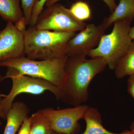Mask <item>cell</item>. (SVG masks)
Segmentation results:
<instances>
[{
  "label": "cell",
  "mask_w": 134,
  "mask_h": 134,
  "mask_svg": "<svg viewBox=\"0 0 134 134\" xmlns=\"http://www.w3.org/2000/svg\"><path fill=\"white\" fill-rule=\"evenodd\" d=\"M85 22L77 20L69 9L58 3L47 6L37 19L35 26L37 29L60 32H76L83 30Z\"/></svg>",
  "instance_id": "cell-6"
},
{
  "label": "cell",
  "mask_w": 134,
  "mask_h": 134,
  "mask_svg": "<svg viewBox=\"0 0 134 134\" xmlns=\"http://www.w3.org/2000/svg\"><path fill=\"white\" fill-rule=\"evenodd\" d=\"M132 21L126 19L114 23L111 32L104 34L98 45L91 50L88 55L91 58H103L109 68L114 70L127 53L133 40L130 36Z\"/></svg>",
  "instance_id": "cell-3"
},
{
  "label": "cell",
  "mask_w": 134,
  "mask_h": 134,
  "mask_svg": "<svg viewBox=\"0 0 134 134\" xmlns=\"http://www.w3.org/2000/svg\"><path fill=\"white\" fill-rule=\"evenodd\" d=\"M68 55L51 60L31 59L25 56L0 62V67L11 68L22 74L48 81L59 88L65 76Z\"/></svg>",
  "instance_id": "cell-4"
},
{
  "label": "cell",
  "mask_w": 134,
  "mask_h": 134,
  "mask_svg": "<svg viewBox=\"0 0 134 134\" xmlns=\"http://www.w3.org/2000/svg\"><path fill=\"white\" fill-rule=\"evenodd\" d=\"M30 111L23 102H14L6 115L7 122L3 134H16L25 119L29 117Z\"/></svg>",
  "instance_id": "cell-10"
},
{
  "label": "cell",
  "mask_w": 134,
  "mask_h": 134,
  "mask_svg": "<svg viewBox=\"0 0 134 134\" xmlns=\"http://www.w3.org/2000/svg\"><path fill=\"white\" fill-rule=\"evenodd\" d=\"M106 29L103 24L96 25L87 24L79 33L76 34L69 40L68 46V55L86 56L97 47Z\"/></svg>",
  "instance_id": "cell-8"
},
{
  "label": "cell",
  "mask_w": 134,
  "mask_h": 134,
  "mask_svg": "<svg viewBox=\"0 0 134 134\" xmlns=\"http://www.w3.org/2000/svg\"><path fill=\"white\" fill-rule=\"evenodd\" d=\"M134 18V0H119L115 9L103 23L106 29L115 22L122 20H133Z\"/></svg>",
  "instance_id": "cell-12"
},
{
  "label": "cell",
  "mask_w": 134,
  "mask_h": 134,
  "mask_svg": "<svg viewBox=\"0 0 134 134\" xmlns=\"http://www.w3.org/2000/svg\"><path fill=\"white\" fill-rule=\"evenodd\" d=\"M130 129L132 134H134V120L130 125Z\"/></svg>",
  "instance_id": "cell-24"
},
{
  "label": "cell",
  "mask_w": 134,
  "mask_h": 134,
  "mask_svg": "<svg viewBox=\"0 0 134 134\" xmlns=\"http://www.w3.org/2000/svg\"><path fill=\"white\" fill-rule=\"evenodd\" d=\"M38 0H21L23 12L26 18L27 25H29L34 5Z\"/></svg>",
  "instance_id": "cell-17"
},
{
  "label": "cell",
  "mask_w": 134,
  "mask_h": 134,
  "mask_svg": "<svg viewBox=\"0 0 134 134\" xmlns=\"http://www.w3.org/2000/svg\"><path fill=\"white\" fill-rule=\"evenodd\" d=\"M2 124V122L1 121H0V126Z\"/></svg>",
  "instance_id": "cell-27"
},
{
  "label": "cell",
  "mask_w": 134,
  "mask_h": 134,
  "mask_svg": "<svg viewBox=\"0 0 134 134\" xmlns=\"http://www.w3.org/2000/svg\"><path fill=\"white\" fill-rule=\"evenodd\" d=\"M7 68L6 75L2 77L1 81L6 78H10L12 86L9 93L5 96L0 101V118L6 119V115L11 108L14 99L21 93L38 95L48 91L54 95L57 99H59V88L50 82L22 74L13 68Z\"/></svg>",
  "instance_id": "cell-5"
},
{
  "label": "cell",
  "mask_w": 134,
  "mask_h": 134,
  "mask_svg": "<svg viewBox=\"0 0 134 134\" xmlns=\"http://www.w3.org/2000/svg\"><path fill=\"white\" fill-rule=\"evenodd\" d=\"M62 134V133H56V132H54V133H53V134Z\"/></svg>",
  "instance_id": "cell-26"
},
{
  "label": "cell",
  "mask_w": 134,
  "mask_h": 134,
  "mask_svg": "<svg viewBox=\"0 0 134 134\" xmlns=\"http://www.w3.org/2000/svg\"><path fill=\"white\" fill-rule=\"evenodd\" d=\"M117 78L121 79L134 74V40H132L125 55L114 69Z\"/></svg>",
  "instance_id": "cell-14"
},
{
  "label": "cell",
  "mask_w": 134,
  "mask_h": 134,
  "mask_svg": "<svg viewBox=\"0 0 134 134\" xmlns=\"http://www.w3.org/2000/svg\"><path fill=\"white\" fill-rule=\"evenodd\" d=\"M48 0H38L34 7L31 19L29 26H34L36 24L39 16L43 11L44 7Z\"/></svg>",
  "instance_id": "cell-18"
},
{
  "label": "cell",
  "mask_w": 134,
  "mask_h": 134,
  "mask_svg": "<svg viewBox=\"0 0 134 134\" xmlns=\"http://www.w3.org/2000/svg\"><path fill=\"white\" fill-rule=\"evenodd\" d=\"M127 91L134 99V74L130 75L128 79Z\"/></svg>",
  "instance_id": "cell-22"
},
{
  "label": "cell",
  "mask_w": 134,
  "mask_h": 134,
  "mask_svg": "<svg viewBox=\"0 0 134 134\" xmlns=\"http://www.w3.org/2000/svg\"><path fill=\"white\" fill-rule=\"evenodd\" d=\"M30 134H52L55 132L51 126L49 120L40 110L30 117Z\"/></svg>",
  "instance_id": "cell-15"
},
{
  "label": "cell",
  "mask_w": 134,
  "mask_h": 134,
  "mask_svg": "<svg viewBox=\"0 0 134 134\" xmlns=\"http://www.w3.org/2000/svg\"><path fill=\"white\" fill-rule=\"evenodd\" d=\"M83 119L86 122V128L81 134H132L130 130H126L120 133H115L106 129L102 125L100 113L94 107H88Z\"/></svg>",
  "instance_id": "cell-11"
},
{
  "label": "cell",
  "mask_w": 134,
  "mask_h": 134,
  "mask_svg": "<svg viewBox=\"0 0 134 134\" xmlns=\"http://www.w3.org/2000/svg\"><path fill=\"white\" fill-rule=\"evenodd\" d=\"M21 0H0V16L14 24L24 16L20 7Z\"/></svg>",
  "instance_id": "cell-13"
},
{
  "label": "cell",
  "mask_w": 134,
  "mask_h": 134,
  "mask_svg": "<svg viewBox=\"0 0 134 134\" xmlns=\"http://www.w3.org/2000/svg\"><path fill=\"white\" fill-rule=\"evenodd\" d=\"M5 96H3V95H2V94H1V93H0V101L1 100V99H2V97H5Z\"/></svg>",
  "instance_id": "cell-25"
},
{
  "label": "cell",
  "mask_w": 134,
  "mask_h": 134,
  "mask_svg": "<svg viewBox=\"0 0 134 134\" xmlns=\"http://www.w3.org/2000/svg\"><path fill=\"white\" fill-rule=\"evenodd\" d=\"M60 1L61 0H48L46 3V5L47 7L56 3H58V2ZM102 1L108 6L111 12H113L117 7L116 0H102Z\"/></svg>",
  "instance_id": "cell-19"
},
{
  "label": "cell",
  "mask_w": 134,
  "mask_h": 134,
  "mask_svg": "<svg viewBox=\"0 0 134 134\" xmlns=\"http://www.w3.org/2000/svg\"><path fill=\"white\" fill-rule=\"evenodd\" d=\"M76 34L30 26L24 34L25 55L35 60L53 59L68 55L69 42Z\"/></svg>",
  "instance_id": "cell-2"
},
{
  "label": "cell",
  "mask_w": 134,
  "mask_h": 134,
  "mask_svg": "<svg viewBox=\"0 0 134 134\" xmlns=\"http://www.w3.org/2000/svg\"><path fill=\"white\" fill-rule=\"evenodd\" d=\"M25 55L24 34L16 28L14 23L7 22L5 28L0 31V62Z\"/></svg>",
  "instance_id": "cell-9"
},
{
  "label": "cell",
  "mask_w": 134,
  "mask_h": 134,
  "mask_svg": "<svg viewBox=\"0 0 134 134\" xmlns=\"http://www.w3.org/2000/svg\"><path fill=\"white\" fill-rule=\"evenodd\" d=\"M130 38L132 40H134V25L132 27H131L130 30Z\"/></svg>",
  "instance_id": "cell-23"
},
{
  "label": "cell",
  "mask_w": 134,
  "mask_h": 134,
  "mask_svg": "<svg viewBox=\"0 0 134 134\" xmlns=\"http://www.w3.org/2000/svg\"><path fill=\"white\" fill-rule=\"evenodd\" d=\"M30 119L28 117L25 120L19 130L18 134H30Z\"/></svg>",
  "instance_id": "cell-21"
},
{
  "label": "cell",
  "mask_w": 134,
  "mask_h": 134,
  "mask_svg": "<svg viewBox=\"0 0 134 134\" xmlns=\"http://www.w3.org/2000/svg\"><path fill=\"white\" fill-rule=\"evenodd\" d=\"M14 25L15 27L19 31L24 34L27 30L26 27L27 24L25 17L24 16L15 23Z\"/></svg>",
  "instance_id": "cell-20"
},
{
  "label": "cell",
  "mask_w": 134,
  "mask_h": 134,
  "mask_svg": "<svg viewBox=\"0 0 134 134\" xmlns=\"http://www.w3.org/2000/svg\"><path fill=\"white\" fill-rule=\"evenodd\" d=\"M107 66L103 58L87 59L85 56L68 55L65 66V78L58 88V99L74 107L85 103L88 98V89L92 80Z\"/></svg>",
  "instance_id": "cell-1"
},
{
  "label": "cell",
  "mask_w": 134,
  "mask_h": 134,
  "mask_svg": "<svg viewBox=\"0 0 134 134\" xmlns=\"http://www.w3.org/2000/svg\"><path fill=\"white\" fill-rule=\"evenodd\" d=\"M69 9L72 15L79 21L85 22L91 18V9L89 4L85 2L77 1L71 5Z\"/></svg>",
  "instance_id": "cell-16"
},
{
  "label": "cell",
  "mask_w": 134,
  "mask_h": 134,
  "mask_svg": "<svg viewBox=\"0 0 134 134\" xmlns=\"http://www.w3.org/2000/svg\"><path fill=\"white\" fill-rule=\"evenodd\" d=\"M88 107L85 105H81L62 110L47 108L40 111L49 120L52 128L56 133L76 134L80 129L78 121L83 119Z\"/></svg>",
  "instance_id": "cell-7"
}]
</instances>
